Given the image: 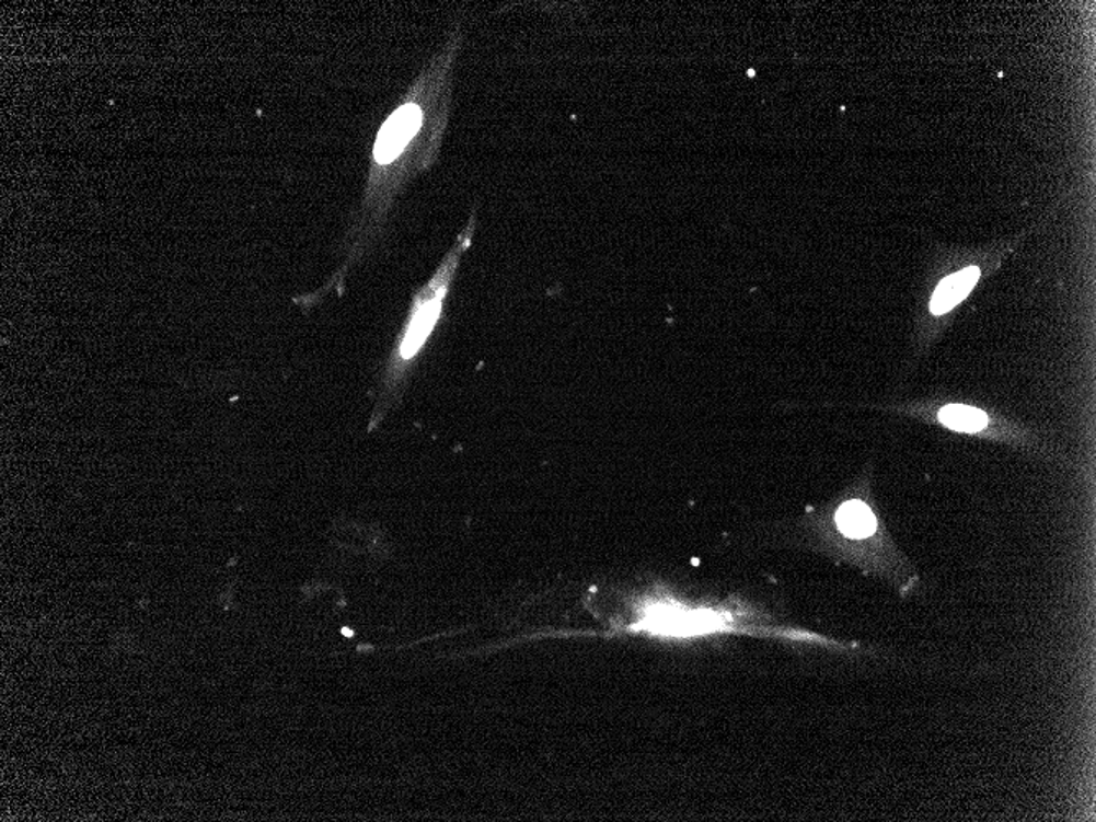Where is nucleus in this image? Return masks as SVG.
<instances>
[{
    "instance_id": "f257e3e1",
    "label": "nucleus",
    "mask_w": 1096,
    "mask_h": 822,
    "mask_svg": "<svg viewBox=\"0 0 1096 822\" xmlns=\"http://www.w3.org/2000/svg\"><path fill=\"white\" fill-rule=\"evenodd\" d=\"M470 239H472V230H466L465 233L460 235L459 243L447 255L446 262L442 263L432 281L417 296L416 305H414L413 314H411L409 322H407L406 328H404V335L401 338L400 345H397L396 355H394L390 367H388L387 378H384V394L378 401L373 419H371V426L380 422L387 410L393 406L394 401H396L394 400V394H396L400 384L403 383L404 371H406L407 364L423 350L427 338L430 337V332L436 327L437 321H439L440 314H442L443 301H446L447 292H449L450 282H452L453 275H455L457 266H459L460 256L465 252L466 246L470 245Z\"/></svg>"
},
{
    "instance_id": "f03ea898",
    "label": "nucleus",
    "mask_w": 1096,
    "mask_h": 822,
    "mask_svg": "<svg viewBox=\"0 0 1096 822\" xmlns=\"http://www.w3.org/2000/svg\"><path fill=\"white\" fill-rule=\"evenodd\" d=\"M423 124V111L419 105H403L397 108L387 124L378 134L377 144H374V160L380 164H388L396 160L403 153L404 147L409 143L411 138L417 134Z\"/></svg>"
},
{
    "instance_id": "7ed1b4c3",
    "label": "nucleus",
    "mask_w": 1096,
    "mask_h": 822,
    "mask_svg": "<svg viewBox=\"0 0 1096 822\" xmlns=\"http://www.w3.org/2000/svg\"><path fill=\"white\" fill-rule=\"evenodd\" d=\"M729 620H724L716 613L683 614L651 613L647 620L637 624V629L648 633L673 634V636H690V634L717 633L727 629Z\"/></svg>"
},
{
    "instance_id": "20e7f679",
    "label": "nucleus",
    "mask_w": 1096,
    "mask_h": 822,
    "mask_svg": "<svg viewBox=\"0 0 1096 822\" xmlns=\"http://www.w3.org/2000/svg\"><path fill=\"white\" fill-rule=\"evenodd\" d=\"M979 278L980 269L977 266H970L956 275L947 276L934 291L933 299H931V312L943 315L956 308L970 294Z\"/></svg>"
},
{
    "instance_id": "39448f33",
    "label": "nucleus",
    "mask_w": 1096,
    "mask_h": 822,
    "mask_svg": "<svg viewBox=\"0 0 1096 822\" xmlns=\"http://www.w3.org/2000/svg\"><path fill=\"white\" fill-rule=\"evenodd\" d=\"M835 522L849 539H867L877 531V518L862 501L844 502L835 516Z\"/></svg>"
},
{
    "instance_id": "423d86ee",
    "label": "nucleus",
    "mask_w": 1096,
    "mask_h": 822,
    "mask_svg": "<svg viewBox=\"0 0 1096 822\" xmlns=\"http://www.w3.org/2000/svg\"><path fill=\"white\" fill-rule=\"evenodd\" d=\"M939 420L944 426L957 430V432H979L989 426V417L983 410L960 406V404L944 407L939 413Z\"/></svg>"
}]
</instances>
